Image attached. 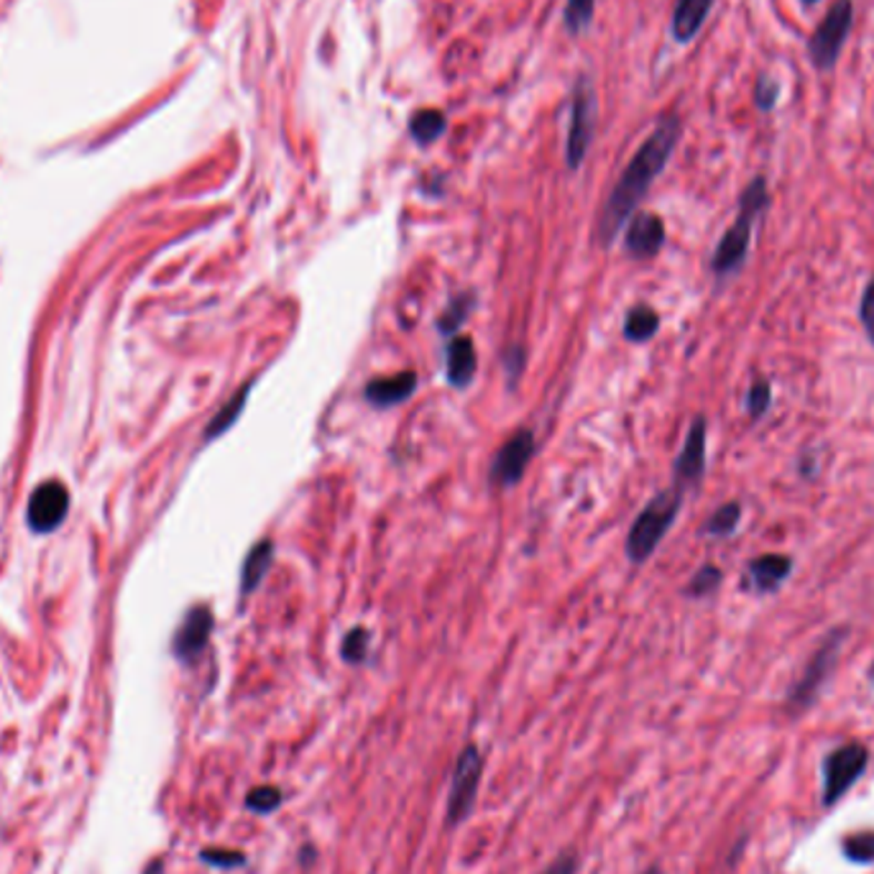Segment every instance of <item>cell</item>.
Here are the masks:
<instances>
[{
	"label": "cell",
	"mask_w": 874,
	"mask_h": 874,
	"mask_svg": "<svg viewBox=\"0 0 874 874\" xmlns=\"http://www.w3.org/2000/svg\"><path fill=\"white\" fill-rule=\"evenodd\" d=\"M681 139V121L678 116L659 118L655 131L647 136L645 143L639 146L634 153L627 169L622 171L619 182L614 185L612 195H608L606 205L602 208V218H598V241L604 246H612L614 238L622 234V228L627 226L629 218L637 212V205L642 197L647 195L653 187L659 171L667 167L675 146Z\"/></svg>",
	"instance_id": "6da1fadb"
},
{
	"label": "cell",
	"mask_w": 874,
	"mask_h": 874,
	"mask_svg": "<svg viewBox=\"0 0 874 874\" xmlns=\"http://www.w3.org/2000/svg\"><path fill=\"white\" fill-rule=\"evenodd\" d=\"M769 205L767 185L765 179L757 177L747 185V190L742 192L739 200V216H736L734 226L726 230V236L722 238V244L716 246L714 254V271L716 274H732L742 267V261L747 259L752 234H754V220L759 218V212Z\"/></svg>",
	"instance_id": "7a4b0ae2"
},
{
	"label": "cell",
	"mask_w": 874,
	"mask_h": 874,
	"mask_svg": "<svg viewBox=\"0 0 874 874\" xmlns=\"http://www.w3.org/2000/svg\"><path fill=\"white\" fill-rule=\"evenodd\" d=\"M683 504L681 488L675 486L671 491L657 494L645 509L639 512V517L634 519L627 537V558L632 563H645L653 555L663 537L671 533L675 517H678Z\"/></svg>",
	"instance_id": "3957f363"
},
{
	"label": "cell",
	"mask_w": 874,
	"mask_h": 874,
	"mask_svg": "<svg viewBox=\"0 0 874 874\" xmlns=\"http://www.w3.org/2000/svg\"><path fill=\"white\" fill-rule=\"evenodd\" d=\"M852 23H854L852 0H834V6L828 8L826 19L818 23V29L813 31V37L808 39V59L816 70L828 72L831 67L838 62L846 39H850Z\"/></svg>",
	"instance_id": "277c9868"
},
{
	"label": "cell",
	"mask_w": 874,
	"mask_h": 874,
	"mask_svg": "<svg viewBox=\"0 0 874 874\" xmlns=\"http://www.w3.org/2000/svg\"><path fill=\"white\" fill-rule=\"evenodd\" d=\"M484 773V754L476 747H466L456 762L450 779V795H448V824L458 826L470 816L476 805L478 785H481Z\"/></svg>",
	"instance_id": "5b68a950"
},
{
	"label": "cell",
	"mask_w": 874,
	"mask_h": 874,
	"mask_svg": "<svg viewBox=\"0 0 874 874\" xmlns=\"http://www.w3.org/2000/svg\"><path fill=\"white\" fill-rule=\"evenodd\" d=\"M596 126V96L588 80H580L576 85V96H573V116H570V131H568V146H565V159H568L570 169H578L586 159L590 139H594Z\"/></svg>",
	"instance_id": "8992f818"
},
{
	"label": "cell",
	"mask_w": 874,
	"mask_h": 874,
	"mask_svg": "<svg viewBox=\"0 0 874 874\" xmlns=\"http://www.w3.org/2000/svg\"><path fill=\"white\" fill-rule=\"evenodd\" d=\"M533 456H535V435L529 430H517L494 456L488 478H491L494 486H504V488L517 486L522 481V476H525Z\"/></svg>",
	"instance_id": "52a82bcc"
},
{
	"label": "cell",
	"mask_w": 874,
	"mask_h": 874,
	"mask_svg": "<svg viewBox=\"0 0 874 874\" xmlns=\"http://www.w3.org/2000/svg\"><path fill=\"white\" fill-rule=\"evenodd\" d=\"M67 512H70V491H67V486L59 481H44L31 494L26 517H29V527L33 533L49 535L62 525Z\"/></svg>",
	"instance_id": "ba28073f"
},
{
	"label": "cell",
	"mask_w": 874,
	"mask_h": 874,
	"mask_svg": "<svg viewBox=\"0 0 874 874\" xmlns=\"http://www.w3.org/2000/svg\"><path fill=\"white\" fill-rule=\"evenodd\" d=\"M864 767H867V749L862 744H850L831 754L826 762V803L842 798L864 773Z\"/></svg>",
	"instance_id": "9c48e42d"
},
{
	"label": "cell",
	"mask_w": 874,
	"mask_h": 874,
	"mask_svg": "<svg viewBox=\"0 0 874 874\" xmlns=\"http://www.w3.org/2000/svg\"><path fill=\"white\" fill-rule=\"evenodd\" d=\"M212 634V612L208 606H195L187 612V616L179 624V629L175 634V642H171V649H175L177 659L182 663H192L202 655V649L208 647Z\"/></svg>",
	"instance_id": "30bf717a"
},
{
	"label": "cell",
	"mask_w": 874,
	"mask_h": 874,
	"mask_svg": "<svg viewBox=\"0 0 874 874\" xmlns=\"http://www.w3.org/2000/svg\"><path fill=\"white\" fill-rule=\"evenodd\" d=\"M704 468H706V419L696 417L688 430V437H685L681 456L675 460V486L683 488L696 484L698 478L704 476Z\"/></svg>",
	"instance_id": "8fae6325"
},
{
	"label": "cell",
	"mask_w": 874,
	"mask_h": 874,
	"mask_svg": "<svg viewBox=\"0 0 874 874\" xmlns=\"http://www.w3.org/2000/svg\"><path fill=\"white\" fill-rule=\"evenodd\" d=\"M665 244V222L655 212H637L629 220L624 248L634 259H653Z\"/></svg>",
	"instance_id": "7c38bea8"
},
{
	"label": "cell",
	"mask_w": 874,
	"mask_h": 874,
	"mask_svg": "<svg viewBox=\"0 0 874 874\" xmlns=\"http://www.w3.org/2000/svg\"><path fill=\"white\" fill-rule=\"evenodd\" d=\"M417 389V374L401 371L394 376H381V379H371L366 384L364 397L371 407L389 409L397 407L401 401H407Z\"/></svg>",
	"instance_id": "4fadbf2b"
},
{
	"label": "cell",
	"mask_w": 874,
	"mask_h": 874,
	"mask_svg": "<svg viewBox=\"0 0 874 874\" xmlns=\"http://www.w3.org/2000/svg\"><path fill=\"white\" fill-rule=\"evenodd\" d=\"M716 0H678L673 11V37L681 44H688L698 37V31L704 29V23L708 19L711 8H714Z\"/></svg>",
	"instance_id": "5bb4252c"
},
{
	"label": "cell",
	"mask_w": 874,
	"mask_h": 874,
	"mask_svg": "<svg viewBox=\"0 0 874 874\" xmlns=\"http://www.w3.org/2000/svg\"><path fill=\"white\" fill-rule=\"evenodd\" d=\"M448 358H445V364H448V381L450 387H458V389H466L470 381H474L476 376V350H474V340L466 338V336H456L450 340L448 350Z\"/></svg>",
	"instance_id": "9a60e30c"
},
{
	"label": "cell",
	"mask_w": 874,
	"mask_h": 874,
	"mask_svg": "<svg viewBox=\"0 0 874 874\" xmlns=\"http://www.w3.org/2000/svg\"><path fill=\"white\" fill-rule=\"evenodd\" d=\"M274 563V543L271 539H261L259 545L251 547V553L246 555L241 568V594L248 596L261 586L264 576H267Z\"/></svg>",
	"instance_id": "2e32d148"
},
{
	"label": "cell",
	"mask_w": 874,
	"mask_h": 874,
	"mask_svg": "<svg viewBox=\"0 0 874 874\" xmlns=\"http://www.w3.org/2000/svg\"><path fill=\"white\" fill-rule=\"evenodd\" d=\"M793 570V560L785 555H762V558L752 560L749 573L752 583L757 590H775Z\"/></svg>",
	"instance_id": "e0dca14e"
},
{
	"label": "cell",
	"mask_w": 874,
	"mask_h": 874,
	"mask_svg": "<svg viewBox=\"0 0 874 874\" xmlns=\"http://www.w3.org/2000/svg\"><path fill=\"white\" fill-rule=\"evenodd\" d=\"M251 387H254V381H248V384H244L241 389H238L234 397H230L226 405H222V409H218V415L210 419V425H208V430H205V440H216V437H220L222 433H228L230 427H234L236 423H238V417H241V413L246 409V401H248V391H251Z\"/></svg>",
	"instance_id": "ac0fdd59"
},
{
	"label": "cell",
	"mask_w": 874,
	"mask_h": 874,
	"mask_svg": "<svg viewBox=\"0 0 874 874\" xmlns=\"http://www.w3.org/2000/svg\"><path fill=\"white\" fill-rule=\"evenodd\" d=\"M659 328V315L649 305H637L627 312V320H624V338L632 342H645L657 332Z\"/></svg>",
	"instance_id": "d6986e66"
},
{
	"label": "cell",
	"mask_w": 874,
	"mask_h": 874,
	"mask_svg": "<svg viewBox=\"0 0 874 874\" xmlns=\"http://www.w3.org/2000/svg\"><path fill=\"white\" fill-rule=\"evenodd\" d=\"M445 126H448V121H445V116L440 113V110L425 108L413 116V121H409V133H413V139L417 143L430 146L433 141H437L445 133Z\"/></svg>",
	"instance_id": "ffe728a7"
},
{
	"label": "cell",
	"mask_w": 874,
	"mask_h": 874,
	"mask_svg": "<svg viewBox=\"0 0 874 874\" xmlns=\"http://www.w3.org/2000/svg\"><path fill=\"white\" fill-rule=\"evenodd\" d=\"M474 305H476V299L470 297V295H458V297L453 299V302L448 305V310L443 312L440 320H437V330H440L443 336L456 338V336H458V330H460V325L468 320L470 310H474Z\"/></svg>",
	"instance_id": "44dd1931"
},
{
	"label": "cell",
	"mask_w": 874,
	"mask_h": 874,
	"mask_svg": "<svg viewBox=\"0 0 874 874\" xmlns=\"http://www.w3.org/2000/svg\"><path fill=\"white\" fill-rule=\"evenodd\" d=\"M739 517H742V507L736 501L732 504H724L722 509H716L711 514L708 525H706V533L708 535H716V537H724V535H732L736 525H739Z\"/></svg>",
	"instance_id": "7402d4cb"
},
{
	"label": "cell",
	"mask_w": 874,
	"mask_h": 874,
	"mask_svg": "<svg viewBox=\"0 0 874 874\" xmlns=\"http://www.w3.org/2000/svg\"><path fill=\"white\" fill-rule=\"evenodd\" d=\"M368 642H371V637H368V632L364 627L350 629L340 645L342 659H346V663H350V665L364 663V659L368 657Z\"/></svg>",
	"instance_id": "603a6c76"
},
{
	"label": "cell",
	"mask_w": 874,
	"mask_h": 874,
	"mask_svg": "<svg viewBox=\"0 0 874 874\" xmlns=\"http://www.w3.org/2000/svg\"><path fill=\"white\" fill-rule=\"evenodd\" d=\"M594 8H596V0H568L565 3V29L570 33H578L588 26L590 16H594Z\"/></svg>",
	"instance_id": "cb8c5ba5"
},
{
	"label": "cell",
	"mask_w": 874,
	"mask_h": 874,
	"mask_svg": "<svg viewBox=\"0 0 874 874\" xmlns=\"http://www.w3.org/2000/svg\"><path fill=\"white\" fill-rule=\"evenodd\" d=\"M246 805L251 808L254 813H271L277 811L281 805V791L274 785H261V787H254L251 793H248Z\"/></svg>",
	"instance_id": "d4e9b609"
},
{
	"label": "cell",
	"mask_w": 874,
	"mask_h": 874,
	"mask_svg": "<svg viewBox=\"0 0 874 874\" xmlns=\"http://www.w3.org/2000/svg\"><path fill=\"white\" fill-rule=\"evenodd\" d=\"M844 854L852 862H874V834H856L844 842Z\"/></svg>",
	"instance_id": "484cf974"
},
{
	"label": "cell",
	"mask_w": 874,
	"mask_h": 874,
	"mask_svg": "<svg viewBox=\"0 0 874 874\" xmlns=\"http://www.w3.org/2000/svg\"><path fill=\"white\" fill-rule=\"evenodd\" d=\"M718 583H722V570L714 568V565H704V568H701L696 576H693L688 594H693V596H708L711 590L718 588Z\"/></svg>",
	"instance_id": "4316f807"
},
{
	"label": "cell",
	"mask_w": 874,
	"mask_h": 874,
	"mask_svg": "<svg viewBox=\"0 0 874 874\" xmlns=\"http://www.w3.org/2000/svg\"><path fill=\"white\" fill-rule=\"evenodd\" d=\"M773 405V389H769L767 381H754L747 397V409L752 417H762Z\"/></svg>",
	"instance_id": "83f0119b"
},
{
	"label": "cell",
	"mask_w": 874,
	"mask_h": 874,
	"mask_svg": "<svg viewBox=\"0 0 874 874\" xmlns=\"http://www.w3.org/2000/svg\"><path fill=\"white\" fill-rule=\"evenodd\" d=\"M777 96H779V88L775 80H769V77H759L757 85H754V106L759 110H773L777 106Z\"/></svg>",
	"instance_id": "f1b7e54d"
},
{
	"label": "cell",
	"mask_w": 874,
	"mask_h": 874,
	"mask_svg": "<svg viewBox=\"0 0 874 874\" xmlns=\"http://www.w3.org/2000/svg\"><path fill=\"white\" fill-rule=\"evenodd\" d=\"M202 862L212 864V867L234 870V867H241V864L246 862V856L241 852H228V850H205Z\"/></svg>",
	"instance_id": "f546056e"
},
{
	"label": "cell",
	"mask_w": 874,
	"mask_h": 874,
	"mask_svg": "<svg viewBox=\"0 0 874 874\" xmlns=\"http://www.w3.org/2000/svg\"><path fill=\"white\" fill-rule=\"evenodd\" d=\"M860 317H862V325L864 330H867L870 340L874 342V277L864 289V297H862V305H860Z\"/></svg>",
	"instance_id": "4dcf8cb0"
},
{
	"label": "cell",
	"mask_w": 874,
	"mask_h": 874,
	"mask_svg": "<svg viewBox=\"0 0 874 874\" xmlns=\"http://www.w3.org/2000/svg\"><path fill=\"white\" fill-rule=\"evenodd\" d=\"M504 361H507V368H509V376H512V379H517V376L522 374V366H525V350H522V348H512L509 354H507V358H504Z\"/></svg>",
	"instance_id": "1f68e13d"
},
{
	"label": "cell",
	"mask_w": 874,
	"mask_h": 874,
	"mask_svg": "<svg viewBox=\"0 0 874 874\" xmlns=\"http://www.w3.org/2000/svg\"><path fill=\"white\" fill-rule=\"evenodd\" d=\"M576 867H578V862H576V856H570V854H565V856H560L558 862L553 864L550 870H547L545 874H576Z\"/></svg>",
	"instance_id": "d6a6232c"
},
{
	"label": "cell",
	"mask_w": 874,
	"mask_h": 874,
	"mask_svg": "<svg viewBox=\"0 0 874 874\" xmlns=\"http://www.w3.org/2000/svg\"><path fill=\"white\" fill-rule=\"evenodd\" d=\"M312 856H315V850H312V846H310V844H307V846H305V850H302V864H305V867H307V864H310V862H312Z\"/></svg>",
	"instance_id": "836d02e7"
},
{
	"label": "cell",
	"mask_w": 874,
	"mask_h": 874,
	"mask_svg": "<svg viewBox=\"0 0 874 874\" xmlns=\"http://www.w3.org/2000/svg\"><path fill=\"white\" fill-rule=\"evenodd\" d=\"M818 0H803V6H816Z\"/></svg>",
	"instance_id": "e575fe53"
},
{
	"label": "cell",
	"mask_w": 874,
	"mask_h": 874,
	"mask_svg": "<svg viewBox=\"0 0 874 874\" xmlns=\"http://www.w3.org/2000/svg\"><path fill=\"white\" fill-rule=\"evenodd\" d=\"M872 681H874V665H872Z\"/></svg>",
	"instance_id": "d590c367"
}]
</instances>
